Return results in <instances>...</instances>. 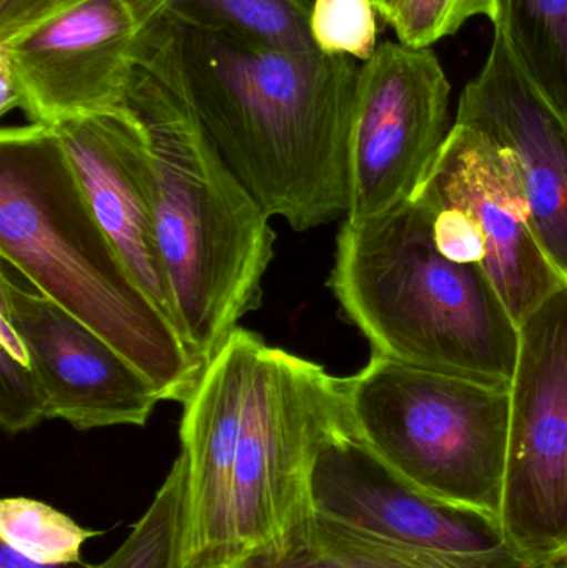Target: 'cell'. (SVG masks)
Instances as JSON below:
<instances>
[{"label": "cell", "instance_id": "obj_27", "mask_svg": "<svg viewBox=\"0 0 567 568\" xmlns=\"http://www.w3.org/2000/svg\"><path fill=\"white\" fill-rule=\"evenodd\" d=\"M402 2L403 0H372L378 16H382V19L388 23H392L393 19H395Z\"/></svg>", "mask_w": 567, "mask_h": 568}, {"label": "cell", "instance_id": "obj_3", "mask_svg": "<svg viewBox=\"0 0 567 568\" xmlns=\"http://www.w3.org/2000/svg\"><path fill=\"white\" fill-rule=\"evenodd\" d=\"M330 286L373 353L453 376L509 384L519 326L478 263L449 252L413 199L346 220Z\"/></svg>", "mask_w": 567, "mask_h": 568}, {"label": "cell", "instance_id": "obj_19", "mask_svg": "<svg viewBox=\"0 0 567 568\" xmlns=\"http://www.w3.org/2000/svg\"><path fill=\"white\" fill-rule=\"evenodd\" d=\"M185 463L176 457L162 486L115 552L97 568H180Z\"/></svg>", "mask_w": 567, "mask_h": 568}, {"label": "cell", "instance_id": "obj_6", "mask_svg": "<svg viewBox=\"0 0 567 568\" xmlns=\"http://www.w3.org/2000/svg\"><path fill=\"white\" fill-rule=\"evenodd\" d=\"M355 434L348 381L260 341L233 453L225 516L203 568L270 546L316 513L313 473L323 447Z\"/></svg>", "mask_w": 567, "mask_h": 568}, {"label": "cell", "instance_id": "obj_28", "mask_svg": "<svg viewBox=\"0 0 567 568\" xmlns=\"http://www.w3.org/2000/svg\"><path fill=\"white\" fill-rule=\"evenodd\" d=\"M561 568H567V562L565 564V566H563Z\"/></svg>", "mask_w": 567, "mask_h": 568}, {"label": "cell", "instance_id": "obj_25", "mask_svg": "<svg viewBox=\"0 0 567 568\" xmlns=\"http://www.w3.org/2000/svg\"><path fill=\"white\" fill-rule=\"evenodd\" d=\"M23 110V92L9 60L0 53V115L12 110Z\"/></svg>", "mask_w": 567, "mask_h": 568}, {"label": "cell", "instance_id": "obj_18", "mask_svg": "<svg viewBox=\"0 0 567 568\" xmlns=\"http://www.w3.org/2000/svg\"><path fill=\"white\" fill-rule=\"evenodd\" d=\"M495 30L529 82L567 120V0H499Z\"/></svg>", "mask_w": 567, "mask_h": 568}, {"label": "cell", "instance_id": "obj_24", "mask_svg": "<svg viewBox=\"0 0 567 568\" xmlns=\"http://www.w3.org/2000/svg\"><path fill=\"white\" fill-rule=\"evenodd\" d=\"M79 2L82 0H0V42Z\"/></svg>", "mask_w": 567, "mask_h": 568}, {"label": "cell", "instance_id": "obj_10", "mask_svg": "<svg viewBox=\"0 0 567 568\" xmlns=\"http://www.w3.org/2000/svg\"><path fill=\"white\" fill-rule=\"evenodd\" d=\"M143 22L132 0H82L0 42L32 123L125 105Z\"/></svg>", "mask_w": 567, "mask_h": 568}, {"label": "cell", "instance_id": "obj_12", "mask_svg": "<svg viewBox=\"0 0 567 568\" xmlns=\"http://www.w3.org/2000/svg\"><path fill=\"white\" fill-rule=\"evenodd\" d=\"M313 503L330 519L403 546L468 556L509 546L499 517L426 493L353 433L320 453Z\"/></svg>", "mask_w": 567, "mask_h": 568}, {"label": "cell", "instance_id": "obj_16", "mask_svg": "<svg viewBox=\"0 0 567 568\" xmlns=\"http://www.w3.org/2000/svg\"><path fill=\"white\" fill-rule=\"evenodd\" d=\"M215 568H559L539 566L512 546L492 554H448L379 539L315 513L282 539Z\"/></svg>", "mask_w": 567, "mask_h": 568}, {"label": "cell", "instance_id": "obj_13", "mask_svg": "<svg viewBox=\"0 0 567 568\" xmlns=\"http://www.w3.org/2000/svg\"><path fill=\"white\" fill-rule=\"evenodd\" d=\"M455 123L478 130L512 160L536 236L567 280V120L529 82L499 30Z\"/></svg>", "mask_w": 567, "mask_h": 568}, {"label": "cell", "instance_id": "obj_4", "mask_svg": "<svg viewBox=\"0 0 567 568\" xmlns=\"http://www.w3.org/2000/svg\"><path fill=\"white\" fill-rule=\"evenodd\" d=\"M125 106L152 150L156 242L176 329L205 371L240 320L262 306L276 235L269 213L185 110L135 77Z\"/></svg>", "mask_w": 567, "mask_h": 568}, {"label": "cell", "instance_id": "obj_23", "mask_svg": "<svg viewBox=\"0 0 567 568\" xmlns=\"http://www.w3.org/2000/svg\"><path fill=\"white\" fill-rule=\"evenodd\" d=\"M498 13L499 0H403L389 26L403 45L428 49L475 17H486L495 26Z\"/></svg>", "mask_w": 567, "mask_h": 568}, {"label": "cell", "instance_id": "obj_2", "mask_svg": "<svg viewBox=\"0 0 567 568\" xmlns=\"http://www.w3.org/2000/svg\"><path fill=\"white\" fill-rule=\"evenodd\" d=\"M0 256L139 367L163 400L189 403L203 369L100 225L52 126L0 133Z\"/></svg>", "mask_w": 567, "mask_h": 568}, {"label": "cell", "instance_id": "obj_8", "mask_svg": "<svg viewBox=\"0 0 567 568\" xmlns=\"http://www.w3.org/2000/svg\"><path fill=\"white\" fill-rule=\"evenodd\" d=\"M415 199L435 215L439 242L485 270L518 326L567 282L536 236L512 160L478 130L452 126Z\"/></svg>", "mask_w": 567, "mask_h": 568}, {"label": "cell", "instance_id": "obj_9", "mask_svg": "<svg viewBox=\"0 0 567 568\" xmlns=\"http://www.w3.org/2000/svg\"><path fill=\"white\" fill-rule=\"evenodd\" d=\"M449 95L448 77L428 49L383 42L362 63L346 220L382 215L418 195L452 132Z\"/></svg>", "mask_w": 567, "mask_h": 568}, {"label": "cell", "instance_id": "obj_14", "mask_svg": "<svg viewBox=\"0 0 567 568\" xmlns=\"http://www.w3.org/2000/svg\"><path fill=\"white\" fill-rule=\"evenodd\" d=\"M52 129L100 225L143 291L175 324L156 242L155 170L142 122L123 105Z\"/></svg>", "mask_w": 567, "mask_h": 568}, {"label": "cell", "instance_id": "obj_1", "mask_svg": "<svg viewBox=\"0 0 567 568\" xmlns=\"http://www.w3.org/2000/svg\"><path fill=\"white\" fill-rule=\"evenodd\" d=\"M362 63L252 45L170 13L136 43L132 77L185 110L270 219L308 232L348 215Z\"/></svg>", "mask_w": 567, "mask_h": 568}, {"label": "cell", "instance_id": "obj_11", "mask_svg": "<svg viewBox=\"0 0 567 568\" xmlns=\"http://www.w3.org/2000/svg\"><path fill=\"white\" fill-rule=\"evenodd\" d=\"M0 316L9 321L47 394L49 420L80 433L149 423L162 399L155 384L92 327L39 291L0 278Z\"/></svg>", "mask_w": 567, "mask_h": 568}, {"label": "cell", "instance_id": "obj_21", "mask_svg": "<svg viewBox=\"0 0 567 568\" xmlns=\"http://www.w3.org/2000/svg\"><path fill=\"white\" fill-rule=\"evenodd\" d=\"M49 420L42 381L9 321L0 316V426L9 436Z\"/></svg>", "mask_w": 567, "mask_h": 568}, {"label": "cell", "instance_id": "obj_26", "mask_svg": "<svg viewBox=\"0 0 567 568\" xmlns=\"http://www.w3.org/2000/svg\"><path fill=\"white\" fill-rule=\"evenodd\" d=\"M0 568H97L92 564H42L17 552L9 544L0 542Z\"/></svg>", "mask_w": 567, "mask_h": 568}, {"label": "cell", "instance_id": "obj_20", "mask_svg": "<svg viewBox=\"0 0 567 568\" xmlns=\"http://www.w3.org/2000/svg\"><path fill=\"white\" fill-rule=\"evenodd\" d=\"M100 534L42 500L7 497L0 503V542L37 562H83V546Z\"/></svg>", "mask_w": 567, "mask_h": 568}, {"label": "cell", "instance_id": "obj_22", "mask_svg": "<svg viewBox=\"0 0 567 568\" xmlns=\"http://www.w3.org/2000/svg\"><path fill=\"white\" fill-rule=\"evenodd\" d=\"M372 0H315L312 36L320 52L368 62L378 49V26Z\"/></svg>", "mask_w": 567, "mask_h": 568}, {"label": "cell", "instance_id": "obj_7", "mask_svg": "<svg viewBox=\"0 0 567 568\" xmlns=\"http://www.w3.org/2000/svg\"><path fill=\"white\" fill-rule=\"evenodd\" d=\"M502 524L509 546L539 566L567 562V282L519 324L509 383Z\"/></svg>", "mask_w": 567, "mask_h": 568}, {"label": "cell", "instance_id": "obj_5", "mask_svg": "<svg viewBox=\"0 0 567 568\" xmlns=\"http://www.w3.org/2000/svg\"><path fill=\"white\" fill-rule=\"evenodd\" d=\"M346 381L355 434L388 466L439 499L502 517L509 384L375 353Z\"/></svg>", "mask_w": 567, "mask_h": 568}, {"label": "cell", "instance_id": "obj_17", "mask_svg": "<svg viewBox=\"0 0 567 568\" xmlns=\"http://www.w3.org/2000/svg\"><path fill=\"white\" fill-rule=\"evenodd\" d=\"M315 0H173L165 13L252 45L310 55L320 52L312 36Z\"/></svg>", "mask_w": 567, "mask_h": 568}, {"label": "cell", "instance_id": "obj_15", "mask_svg": "<svg viewBox=\"0 0 567 568\" xmlns=\"http://www.w3.org/2000/svg\"><path fill=\"white\" fill-rule=\"evenodd\" d=\"M260 341V334L236 327L183 404L180 456L185 463V506L180 568L205 567L219 539Z\"/></svg>", "mask_w": 567, "mask_h": 568}]
</instances>
